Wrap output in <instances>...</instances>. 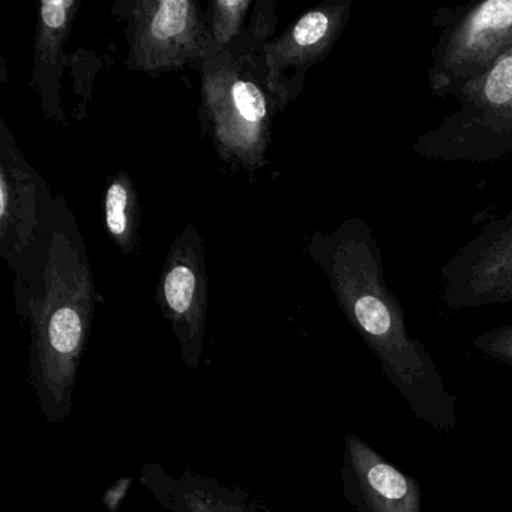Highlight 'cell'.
Wrapping results in <instances>:
<instances>
[{
  "instance_id": "8fae6325",
  "label": "cell",
  "mask_w": 512,
  "mask_h": 512,
  "mask_svg": "<svg viewBox=\"0 0 512 512\" xmlns=\"http://www.w3.org/2000/svg\"><path fill=\"white\" fill-rule=\"evenodd\" d=\"M80 7V0H44L38 14L31 85L40 97L44 118L59 125H67L62 74L70 55L65 53V46Z\"/></svg>"
},
{
  "instance_id": "5bb4252c",
  "label": "cell",
  "mask_w": 512,
  "mask_h": 512,
  "mask_svg": "<svg viewBox=\"0 0 512 512\" xmlns=\"http://www.w3.org/2000/svg\"><path fill=\"white\" fill-rule=\"evenodd\" d=\"M256 2L253 0H211L206 8L208 25V50L206 59L226 52L230 44L244 32L248 14ZM203 62V61H202Z\"/></svg>"
},
{
  "instance_id": "4fadbf2b",
  "label": "cell",
  "mask_w": 512,
  "mask_h": 512,
  "mask_svg": "<svg viewBox=\"0 0 512 512\" xmlns=\"http://www.w3.org/2000/svg\"><path fill=\"white\" fill-rule=\"evenodd\" d=\"M103 217L107 235L119 251L136 253L139 247L140 202L136 184L127 172L107 176Z\"/></svg>"
},
{
  "instance_id": "8992f818",
  "label": "cell",
  "mask_w": 512,
  "mask_h": 512,
  "mask_svg": "<svg viewBox=\"0 0 512 512\" xmlns=\"http://www.w3.org/2000/svg\"><path fill=\"white\" fill-rule=\"evenodd\" d=\"M512 50V0H484L458 14L440 34L427 82L436 98L452 97Z\"/></svg>"
},
{
  "instance_id": "52a82bcc",
  "label": "cell",
  "mask_w": 512,
  "mask_h": 512,
  "mask_svg": "<svg viewBox=\"0 0 512 512\" xmlns=\"http://www.w3.org/2000/svg\"><path fill=\"white\" fill-rule=\"evenodd\" d=\"M155 302L172 326L185 367L196 370L205 349L208 271L205 241L193 221H188L170 245Z\"/></svg>"
},
{
  "instance_id": "7c38bea8",
  "label": "cell",
  "mask_w": 512,
  "mask_h": 512,
  "mask_svg": "<svg viewBox=\"0 0 512 512\" xmlns=\"http://www.w3.org/2000/svg\"><path fill=\"white\" fill-rule=\"evenodd\" d=\"M140 484L170 512H262L241 488L190 470L172 475L160 463L143 466Z\"/></svg>"
},
{
  "instance_id": "9a60e30c",
  "label": "cell",
  "mask_w": 512,
  "mask_h": 512,
  "mask_svg": "<svg viewBox=\"0 0 512 512\" xmlns=\"http://www.w3.org/2000/svg\"><path fill=\"white\" fill-rule=\"evenodd\" d=\"M68 67L71 68V76L74 77V97L77 98L76 119L82 121L88 113L95 77L100 73L103 61L97 53L79 49L68 58Z\"/></svg>"
},
{
  "instance_id": "3957f363",
  "label": "cell",
  "mask_w": 512,
  "mask_h": 512,
  "mask_svg": "<svg viewBox=\"0 0 512 512\" xmlns=\"http://www.w3.org/2000/svg\"><path fill=\"white\" fill-rule=\"evenodd\" d=\"M458 109L413 142L443 163H488L512 154V50L454 95Z\"/></svg>"
},
{
  "instance_id": "6da1fadb",
  "label": "cell",
  "mask_w": 512,
  "mask_h": 512,
  "mask_svg": "<svg viewBox=\"0 0 512 512\" xmlns=\"http://www.w3.org/2000/svg\"><path fill=\"white\" fill-rule=\"evenodd\" d=\"M16 287L19 316L31 328L29 382L44 418L62 424L97 313L98 290L85 239L67 199L56 194L43 256Z\"/></svg>"
},
{
  "instance_id": "e0dca14e",
  "label": "cell",
  "mask_w": 512,
  "mask_h": 512,
  "mask_svg": "<svg viewBox=\"0 0 512 512\" xmlns=\"http://www.w3.org/2000/svg\"><path fill=\"white\" fill-rule=\"evenodd\" d=\"M131 484H133V479L121 478L118 479L115 484L107 488L103 496V503L110 512H119L125 496H127L128 491H130Z\"/></svg>"
},
{
  "instance_id": "ba28073f",
  "label": "cell",
  "mask_w": 512,
  "mask_h": 512,
  "mask_svg": "<svg viewBox=\"0 0 512 512\" xmlns=\"http://www.w3.org/2000/svg\"><path fill=\"white\" fill-rule=\"evenodd\" d=\"M449 310L511 304L512 212L491 221L440 269Z\"/></svg>"
},
{
  "instance_id": "2e32d148",
  "label": "cell",
  "mask_w": 512,
  "mask_h": 512,
  "mask_svg": "<svg viewBox=\"0 0 512 512\" xmlns=\"http://www.w3.org/2000/svg\"><path fill=\"white\" fill-rule=\"evenodd\" d=\"M472 346L487 358L512 367V325L497 326L482 332L472 341Z\"/></svg>"
},
{
  "instance_id": "9c48e42d",
  "label": "cell",
  "mask_w": 512,
  "mask_h": 512,
  "mask_svg": "<svg viewBox=\"0 0 512 512\" xmlns=\"http://www.w3.org/2000/svg\"><path fill=\"white\" fill-rule=\"evenodd\" d=\"M352 14V0H329L311 8L265 46L268 85L281 109L301 97L307 73L328 58Z\"/></svg>"
},
{
  "instance_id": "7a4b0ae2",
  "label": "cell",
  "mask_w": 512,
  "mask_h": 512,
  "mask_svg": "<svg viewBox=\"0 0 512 512\" xmlns=\"http://www.w3.org/2000/svg\"><path fill=\"white\" fill-rule=\"evenodd\" d=\"M277 0H257L244 32L226 52L193 65L200 77L203 136L230 169L259 172L266 166L272 125L281 112L268 85L265 46L277 28Z\"/></svg>"
},
{
  "instance_id": "ac0fdd59",
  "label": "cell",
  "mask_w": 512,
  "mask_h": 512,
  "mask_svg": "<svg viewBox=\"0 0 512 512\" xmlns=\"http://www.w3.org/2000/svg\"><path fill=\"white\" fill-rule=\"evenodd\" d=\"M511 304H512V299H511Z\"/></svg>"
},
{
  "instance_id": "5b68a950",
  "label": "cell",
  "mask_w": 512,
  "mask_h": 512,
  "mask_svg": "<svg viewBox=\"0 0 512 512\" xmlns=\"http://www.w3.org/2000/svg\"><path fill=\"white\" fill-rule=\"evenodd\" d=\"M55 196L26 160L7 122L0 121V254L14 286L28 281L49 235Z\"/></svg>"
},
{
  "instance_id": "277c9868",
  "label": "cell",
  "mask_w": 512,
  "mask_h": 512,
  "mask_svg": "<svg viewBox=\"0 0 512 512\" xmlns=\"http://www.w3.org/2000/svg\"><path fill=\"white\" fill-rule=\"evenodd\" d=\"M112 14L125 23L127 70L157 79L206 59V11L196 0H121Z\"/></svg>"
},
{
  "instance_id": "30bf717a",
  "label": "cell",
  "mask_w": 512,
  "mask_h": 512,
  "mask_svg": "<svg viewBox=\"0 0 512 512\" xmlns=\"http://www.w3.org/2000/svg\"><path fill=\"white\" fill-rule=\"evenodd\" d=\"M343 494L358 512H422L419 482L356 436L344 439Z\"/></svg>"
}]
</instances>
